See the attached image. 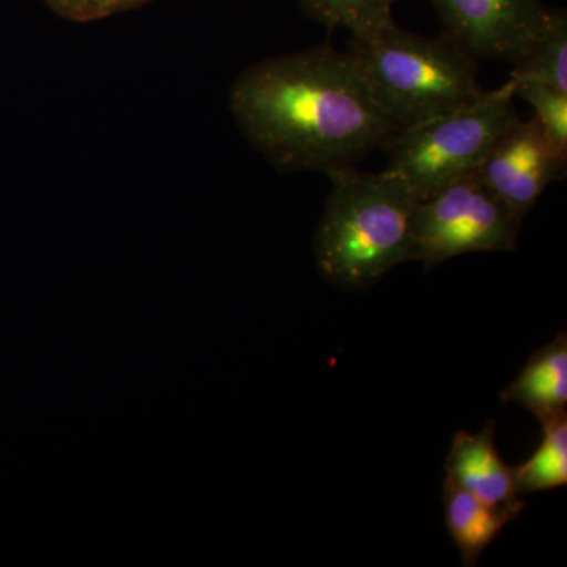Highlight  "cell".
<instances>
[{"label": "cell", "instance_id": "6da1fadb", "mask_svg": "<svg viewBox=\"0 0 567 567\" xmlns=\"http://www.w3.org/2000/svg\"><path fill=\"white\" fill-rule=\"evenodd\" d=\"M229 104L249 144L284 173L354 166L394 133L349 54L330 44L254 63Z\"/></svg>", "mask_w": 567, "mask_h": 567}, {"label": "cell", "instance_id": "7a4b0ae2", "mask_svg": "<svg viewBox=\"0 0 567 567\" xmlns=\"http://www.w3.org/2000/svg\"><path fill=\"white\" fill-rule=\"evenodd\" d=\"M331 192L317 226L315 252L324 281L364 290L412 256L417 199L394 175L328 171Z\"/></svg>", "mask_w": 567, "mask_h": 567}, {"label": "cell", "instance_id": "3957f363", "mask_svg": "<svg viewBox=\"0 0 567 567\" xmlns=\"http://www.w3.org/2000/svg\"><path fill=\"white\" fill-rule=\"evenodd\" d=\"M346 52L394 132L466 106L484 92L475 59L443 35H417L391 22L374 35L352 37Z\"/></svg>", "mask_w": 567, "mask_h": 567}, {"label": "cell", "instance_id": "277c9868", "mask_svg": "<svg viewBox=\"0 0 567 567\" xmlns=\"http://www.w3.org/2000/svg\"><path fill=\"white\" fill-rule=\"evenodd\" d=\"M514 81L484 91L475 102L388 137L385 173L404 183L417 200L475 173L494 142L518 117Z\"/></svg>", "mask_w": 567, "mask_h": 567}, {"label": "cell", "instance_id": "5b68a950", "mask_svg": "<svg viewBox=\"0 0 567 567\" xmlns=\"http://www.w3.org/2000/svg\"><path fill=\"white\" fill-rule=\"evenodd\" d=\"M524 218L507 207L475 174L417 200L412 256L429 271L468 252L514 251Z\"/></svg>", "mask_w": 567, "mask_h": 567}, {"label": "cell", "instance_id": "8992f818", "mask_svg": "<svg viewBox=\"0 0 567 567\" xmlns=\"http://www.w3.org/2000/svg\"><path fill=\"white\" fill-rule=\"evenodd\" d=\"M566 171L567 155L551 144L536 118L524 121L518 115L473 174L525 218L547 186L566 177Z\"/></svg>", "mask_w": 567, "mask_h": 567}, {"label": "cell", "instance_id": "52a82bcc", "mask_svg": "<svg viewBox=\"0 0 567 567\" xmlns=\"http://www.w3.org/2000/svg\"><path fill=\"white\" fill-rule=\"evenodd\" d=\"M445 39L470 58L514 62L547 20L540 0H431Z\"/></svg>", "mask_w": 567, "mask_h": 567}, {"label": "cell", "instance_id": "ba28073f", "mask_svg": "<svg viewBox=\"0 0 567 567\" xmlns=\"http://www.w3.org/2000/svg\"><path fill=\"white\" fill-rule=\"evenodd\" d=\"M446 481L475 495L481 502L509 511H524L516 488L514 468L503 461L495 446V424L488 423L476 434L461 431L454 436L446 457Z\"/></svg>", "mask_w": 567, "mask_h": 567}, {"label": "cell", "instance_id": "9c48e42d", "mask_svg": "<svg viewBox=\"0 0 567 567\" xmlns=\"http://www.w3.org/2000/svg\"><path fill=\"white\" fill-rule=\"evenodd\" d=\"M502 399L524 406L537 420L566 412L567 406V336L559 333L550 344L529 358L520 374L503 391Z\"/></svg>", "mask_w": 567, "mask_h": 567}, {"label": "cell", "instance_id": "30bf717a", "mask_svg": "<svg viewBox=\"0 0 567 567\" xmlns=\"http://www.w3.org/2000/svg\"><path fill=\"white\" fill-rule=\"evenodd\" d=\"M446 529L465 566H475L484 550L516 516L481 502L475 495L445 480L443 487Z\"/></svg>", "mask_w": 567, "mask_h": 567}, {"label": "cell", "instance_id": "8fae6325", "mask_svg": "<svg viewBox=\"0 0 567 567\" xmlns=\"http://www.w3.org/2000/svg\"><path fill=\"white\" fill-rule=\"evenodd\" d=\"M511 80L533 81L567 93V17L565 10H548L535 39L511 62Z\"/></svg>", "mask_w": 567, "mask_h": 567}, {"label": "cell", "instance_id": "7c38bea8", "mask_svg": "<svg viewBox=\"0 0 567 567\" xmlns=\"http://www.w3.org/2000/svg\"><path fill=\"white\" fill-rule=\"evenodd\" d=\"M543 440L533 456L514 468L518 495L567 484V412L543 421Z\"/></svg>", "mask_w": 567, "mask_h": 567}, {"label": "cell", "instance_id": "4fadbf2b", "mask_svg": "<svg viewBox=\"0 0 567 567\" xmlns=\"http://www.w3.org/2000/svg\"><path fill=\"white\" fill-rule=\"evenodd\" d=\"M395 2L398 0H300L309 17L330 31L344 29L357 39L374 35L394 22Z\"/></svg>", "mask_w": 567, "mask_h": 567}, {"label": "cell", "instance_id": "5bb4252c", "mask_svg": "<svg viewBox=\"0 0 567 567\" xmlns=\"http://www.w3.org/2000/svg\"><path fill=\"white\" fill-rule=\"evenodd\" d=\"M514 93L533 107V117L548 140L563 155H567V93L540 82L514 81Z\"/></svg>", "mask_w": 567, "mask_h": 567}, {"label": "cell", "instance_id": "9a60e30c", "mask_svg": "<svg viewBox=\"0 0 567 567\" xmlns=\"http://www.w3.org/2000/svg\"><path fill=\"white\" fill-rule=\"evenodd\" d=\"M48 9L71 22H95L107 20L147 6L152 0H43Z\"/></svg>", "mask_w": 567, "mask_h": 567}]
</instances>
